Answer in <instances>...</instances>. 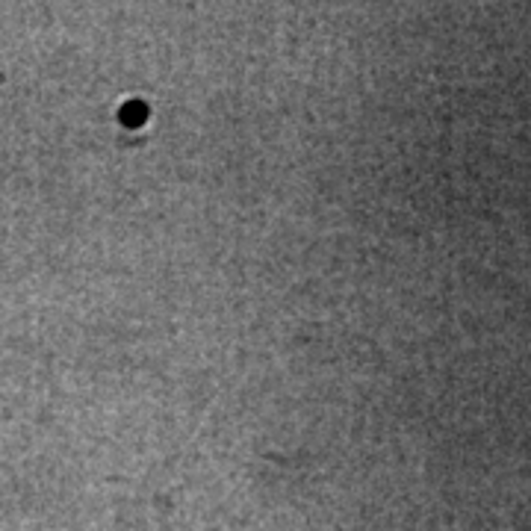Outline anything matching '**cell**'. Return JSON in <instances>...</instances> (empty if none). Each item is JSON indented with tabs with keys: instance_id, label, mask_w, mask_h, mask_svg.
Returning <instances> with one entry per match:
<instances>
[{
	"instance_id": "obj_1",
	"label": "cell",
	"mask_w": 531,
	"mask_h": 531,
	"mask_svg": "<svg viewBox=\"0 0 531 531\" xmlns=\"http://www.w3.org/2000/svg\"><path fill=\"white\" fill-rule=\"evenodd\" d=\"M121 118H124V124H130V127H136V124H142V121L148 118V109H145V103H139V100H133V103H127V106H124V112H121Z\"/></svg>"
}]
</instances>
